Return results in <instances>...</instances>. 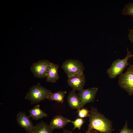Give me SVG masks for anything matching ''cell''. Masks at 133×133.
<instances>
[{
	"label": "cell",
	"mask_w": 133,
	"mask_h": 133,
	"mask_svg": "<svg viewBox=\"0 0 133 133\" xmlns=\"http://www.w3.org/2000/svg\"><path fill=\"white\" fill-rule=\"evenodd\" d=\"M88 116L89 123L86 132L95 130L101 133H112L113 129L112 121L96 108L91 107Z\"/></svg>",
	"instance_id": "cell-1"
},
{
	"label": "cell",
	"mask_w": 133,
	"mask_h": 133,
	"mask_svg": "<svg viewBox=\"0 0 133 133\" xmlns=\"http://www.w3.org/2000/svg\"><path fill=\"white\" fill-rule=\"evenodd\" d=\"M51 91L41 86L39 83L31 87L25 97L31 104L38 103L47 98Z\"/></svg>",
	"instance_id": "cell-2"
},
{
	"label": "cell",
	"mask_w": 133,
	"mask_h": 133,
	"mask_svg": "<svg viewBox=\"0 0 133 133\" xmlns=\"http://www.w3.org/2000/svg\"><path fill=\"white\" fill-rule=\"evenodd\" d=\"M127 53L126 57L123 59H118L114 61L110 67L107 70L109 77L111 79L116 78L122 73L125 68L129 65L128 61L133 57V54L127 49Z\"/></svg>",
	"instance_id": "cell-3"
},
{
	"label": "cell",
	"mask_w": 133,
	"mask_h": 133,
	"mask_svg": "<svg viewBox=\"0 0 133 133\" xmlns=\"http://www.w3.org/2000/svg\"><path fill=\"white\" fill-rule=\"evenodd\" d=\"M118 84L130 96L133 95V65H131L127 71L118 77Z\"/></svg>",
	"instance_id": "cell-4"
},
{
	"label": "cell",
	"mask_w": 133,
	"mask_h": 133,
	"mask_svg": "<svg viewBox=\"0 0 133 133\" xmlns=\"http://www.w3.org/2000/svg\"><path fill=\"white\" fill-rule=\"evenodd\" d=\"M61 67L68 77L80 72H83L84 67L83 63L79 60L70 59L66 60Z\"/></svg>",
	"instance_id": "cell-5"
},
{
	"label": "cell",
	"mask_w": 133,
	"mask_h": 133,
	"mask_svg": "<svg viewBox=\"0 0 133 133\" xmlns=\"http://www.w3.org/2000/svg\"><path fill=\"white\" fill-rule=\"evenodd\" d=\"M51 62L47 60H40L32 64L30 70L34 77L39 79L46 77Z\"/></svg>",
	"instance_id": "cell-6"
},
{
	"label": "cell",
	"mask_w": 133,
	"mask_h": 133,
	"mask_svg": "<svg viewBox=\"0 0 133 133\" xmlns=\"http://www.w3.org/2000/svg\"><path fill=\"white\" fill-rule=\"evenodd\" d=\"M98 90L97 87L83 89L79 91L78 95L81 102V108L86 104L94 101Z\"/></svg>",
	"instance_id": "cell-7"
},
{
	"label": "cell",
	"mask_w": 133,
	"mask_h": 133,
	"mask_svg": "<svg viewBox=\"0 0 133 133\" xmlns=\"http://www.w3.org/2000/svg\"><path fill=\"white\" fill-rule=\"evenodd\" d=\"M68 85L73 90L79 91L83 89L86 82L83 72H80L74 76L68 77L67 80Z\"/></svg>",
	"instance_id": "cell-8"
},
{
	"label": "cell",
	"mask_w": 133,
	"mask_h": 133,
	"mask_svg": "<svg viewBox=\"0 0 133 133\" xmlns=\"http://www.w3.org/2000/svg\"><path fill=\"white\" fill-rule=\"evenodd\" d=\"M25 112L20 111L17 115V121L18 125L24 129L26 133H32L34 126Z\"/></svg>",
	"instance_id": "cell-9"
},
{
	"label": "cell",
	"mask_w": 133,
	"mask_h": 133,
	"mask_svg": "<svg viewBox=\"0 0 133 133\" xmlns=\"http://www.w3.org/2000/svg\"><path fill=\"white\" fill-rule=\"evenodd\" d=\"M70 120L61 115H57L54 116L50 123V125L53 129L63 128L69 122Z\"/></svg>",
	"instance_id": "cell-10"
},
{
	"label": "cell",
	"mask_w": 133,
	"mask_h": 133,
	"mask_svg": "<svg viewBox=\"0 0 133 133\" xmlns=\"http://www.w3.org/2000/svg\"><path fill=\"white\" fill-rule=\"evenodd\" d=\"M58 64L51 62L46 77L47 82L54 83L59 79L58 74Z\"/></svg>",
	"instance_id": "cell-11"
},
{
	"label": "cell",
	"mask_w": 133,
	"mask_h": 133,
	"mask_svg": "<svg viewBox=\"0 0 133 133\" xmlns=\"http://www.w3.org/2000/svg\"><path fill=\"white\" fill-rule=\"evenodd\" d=\"M67 100L69 107L71 109L78 110L82 108L79 97L76 91L72 90L69 92Z\"/></svg>",
	"instance_id": "cell-12"
},
{
	"label": "cell",
	"mask_w": 133,
	"mask_h": 133,
	"mask_svg": "<svg viewBox=\"0 0 133 133\" xmlns=\"http://www.w3.org/2000/svg\"><path fill=\"white\" fill-rule=\"evenodd\" d=\"M29 117L33 120H36L48 116L45 112L42 110L40 107V105H37L29 110Z\"/></svg>",
	"instance_id": "cell-13"
},
{
	"label": "cell",
	"mask_w": 133,
	"mask_h": 133,
	"mask_svg": "<svg viewBox=\"0 0 133 133\" xmlns=\"http://www.w3.org/2000/svg\"><path fill=\"white\" fill-rule=\"evenodd\" d=\"M53 130L50 125L42 121L34 126L32 133H53Z\"/></svg>",
	"instance_id": "cell-14"
},
{
	"label": "cell",
	"mask_w": 133,
	"mask_h": 133,
	"mask_svg": "<svg viewBox=\"0 0 133 133\" xmlns=\"http://www.w3.org/2000/svg\"><path fill=\"white\" fill-rule=\"evenodd\" d=\"M67 92L61 91L54 93L51 92L48 96L47 99L50 100L54 101L63 103L64 101V97Z\"/></svg>",
	"instance_id": "cell-15"
},
{
	"label": "cell",
	"mask_w": 133,
	"mask_h": 133,
	"mask_svg": "<svg viewBox=\"0 0 133 133\" xmlns=\"http://www.w3.org/2000/svg\"><path fill=\"white\" fill-rule=\"evenodd\" d=\"M122 14L125 16L130 15L133 17V2L126 5L122 10Z\"/></svg>",
	"instance_id": "cell-16"
},
{
	"label": "cell",
	"mask_w": 133,
	"mask_h": 133,
	"mask_svg": "<svg viewBox=\"0 0 133 133\" xmlns=\"http://www.w3.org/2000/svg\"><path fill=\"white\" fill-rule=\"evenodd\" d=\"M84 121L83 119L81 118H77L74 121H70L74 125V127L73 130L76 128H77L80 129L84 123Z\"/></svg>",
	"instance_id": "cell-17"
},
{
	"label": "cell",
	"mask_w": 133,
	"mask_h": 133,
	"mask_svg": "<svg viewBox=\"0 0 133 133\" xmlns=\"http://www.w3.org/2000/svg\"><path fill=\"white\" fill-rule=\"evenodd\" d=\"M78 116L81 118H83L88 116L89 111L86 108H82L78 110Z\"/></svg>",
	"instance_id": "cell-18"
},
{
	"label": "cell",
	"mask_w": 133,
	"mask_h": 133,
	"mask_svg": "<svg viewBox=\"0 0 133 133\" xmlns=\"http://www.w3.org/2000/svg\"><path fill=\"white\" fill-rule=\"evenodd\" d=\"M119 133H133V129L129 128L126 121L125 125Z\"/></svg>",
	"instance_id": "cell-19"
},
{
	"label": "cell",
	"mask_w": 133,
	"mask_h": 133,
	"mask_svg": "<svg viewBox=\"0 0 133 133\" xmlns=\"http://www.w3.org/2000/svg\"><path fill=\"white\" fill-rule=\"evenodd\" d=\"M128 37L129 40L133 44V30H129Z\"/></svg>",
	"instance_id": "cell-20"
},
{
	"label": "cell",
	"mask_w": 133,
	"mask_h": 133,
	"mask_svg": "<svg viewBox=\"0 0 133 133\" xmlns=\"http://www.w3.org/2000/svg\"><path fill=\"white\" fill-rule=\"evenodd\" d=\"M98 131L95 130H93L89 132H86L85 133H99Z\"/></svg>",
	"instance_id": "cell-21"
},
{
	"label": "cell",
	"mask_w": 133,
	"mask_h": 133,
	"mask_svg": "<svg viewBox=\"0 0 133 133\" xmlns=\"http://www.w3.org/2000/svg\"><path fill=\"white\" fill-rule=\"evenodd\" d=\"M62 133H73L72 132L68 130H64Z\"/></svg>",
	"instance_id": "cell-22"
},
{
	"label": "cell",
	"mask_w": 133,
	"mask_h": 133,
	"mask_svg": "<svg viewBox=\"0 0 133 133\" xmlns=\"http://www.w3.org/2000/svg\"></svg>",
	"instance_id": "cell-23"
}]
</instances>
